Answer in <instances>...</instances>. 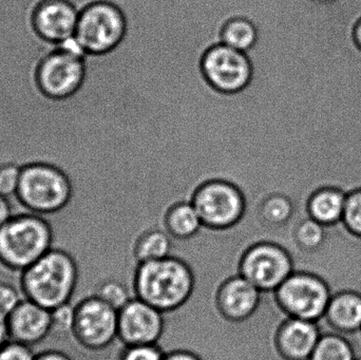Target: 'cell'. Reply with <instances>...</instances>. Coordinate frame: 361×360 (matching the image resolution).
<instances>
[{
	"mask_svg": "<svg viewBox=\"0 0 361 360\" xmlns=\"http://www.w3.org/2000/svg\"><path fill=\"white\" fill-rule=\"evenodd\" d=\"M195 285V274L190 266L171 255L137 264L133 277L135 297L147 302L163 314L184 306L192 296Z\"/></svg>",
	"mask_w": 361,
	"mask_h": 360,
	"instance_id": "cell-1",
	"label": "cell"
},
{
	"mask_svg": "<svg viewBox=\"0 0 361 360\" xmlns=\"http://www.w3.org/2000/svg\"><path fill=\"white\" fill-rule=\"evenodd\" d=\"M78 283V266L71 254L51 249L21 272L20 287L25 299L52 311L70 304Z\"/></svg>",
	"mask_w": 361,
	"mask_h": 360,
	"instance_id": "cell-2",
	"label": "cell"
},
{
	"mask_svg": "<svg viewBox=\"0 0 361 360\" xmlns=\"http://www.w3.org/2000/svg\"><path fill=\"white\" fill-rule=\"evenodd\" d=\"M54 228L44 216L15 213L0 228V264L23 272L52 249Z\"/></svg>",
	"mask_w": 361,
	"mask_h": 360,
	"instance_id": "cell-3",
	"label": "cell"
},
{
	"mask_svg": "<svg viewBox=\"0 0 361 360\" xmlns=\"http://www.w3.org/2000/svg\"><path fill=\"white\" fill-rule=\"evenodd\" d=\"M71 197V183L57 167L35 163L21 168L16 194L21 211L51 217L66 209Z\"/></svg>",
	"mask_w": 361,
	"mask_h": 360,
	"instance_id": "cell-4",
	"label": "cell"
},
{
	"mask_svg": "<svg viewBox=\"0 0 361 360\" xmlns=\"http://www.w3.org/2000/svg\"><path fill=\"white\" fill-rule=\"evenodd\" d=\"M273 294L286 317L314 323L324 318L333 295L324 279L305 270L295 271Z\"/></svg>",
	"mask_w": 361,
	"mask_h": 360,
	"instance_id": "cell-5",
	"label": "cell"
},
{
	"mask_svg": "<svg viewBox=\"0 0 361 360\" xmlns=\"http://www.w3.org/2000/svg\"><path fill=\"white\" fill-rule=\"evenodd\" d=\"M203 228L212 232L233 230L245 220L247 201L242 190L224 180H212L197 188L191 200Z\"/></svg>",
	"mask_w": 361,
	"mask_h": 360,
	"instance_id": "cell-6",
	"label": "cell"
},
{
	"mask_svg": "<svg viewBox=\"0 0 361 360\" xmlns=\"http://www.w3.org/2000/svg\"><path fill=\"white\" fill-rule=\"evenodd\" d=\"M126 29V18L118 6L99 1L80 11L74 37L86 54L101 55L122 42Z\"/></svg>",
	"mask_w": 361,
	"mask_h": 360,
	"instance_id": "cell-7",
	"label": "cell"
},
{
	"mask_svg": "<svg viewBox=\"0 0 361 360\" xmlns=\"http://www.w3.org/2000/svg\"><path fill=\"white\" fill-rule=\"evenodd\" d=\"M238 271L262 293H274L295 272L290 251L279 243L259 241L240 257Z\"/></svg>",
	"mask_w": 361,
	"mask_h": 360,
	"instance_id": "cell-8",
	"label": "cell"
},
{
	"mask_svg": "<svg viewBox=\"0 0 361 360\" xmlns=\"http://www.w3.org/2000/svg\"><path fill=\"white\" fill-rule=\"evenodd\" d=\"M118 311L92 295L76 304L71 335L82 348L99 352L118 340Z\"/></svg>",
	"mask_w": 361,
	"mask_h": 360,
	"instance_id": "cell-9",
	"label": "cell"
},
{
	"mask_svg": "<svg viewBox=\"0 0 361 360\" xmlns=\"http://www.w3.org/2000/svg\"><path fill=\"white\" fill-rule=\"evenodd\" d=\"M202 71L208 84L219 92H241L250 86L254 68L247 53L223 44L206 51L202 59Z\"/></svg>",
	"mask_w": 361,
	"mask_h": 360,
	"instance_id": "cell-10",
	"label": "cell"
},
{
	"mask_svg": "<svg viewBox=\"0 0 361 360\" xmlns=\"http://www.w3.org/2000/svg\"><path fill=\"white\" fill-rule=\"evenodd\" d=\"M85 56L59 48L47 55L37 70V84L46 97L66 99L73 97L84 84Z\"/></svg>",
	"mask_w": 361,
	"mask_h": 360,
	"instance_id": "cell-11",
	"label": "cell"
},
{
	"mask_svg": "<svg viewBox=\"0 0 361 360\" xmlns=\"http://www.w3.org/2000/svg\"><path fill=\"white\" fill-rule=\"evenodd\" d=\"M163 313L133 297L118 311V340L125 347L158 345L164 332Z\"/></svg>",
	"mask_w": 361,
	"mask_h": 360,
	"instance_id": "cell-12",
	"label": "cell"
},
{
	"mask_svg": "<svg viewBox=\"0 0 361 360\" xmlns=\"http://www.w3.org/2000/svg\"><path fill=\"white\" fill-rule=\"evenodd\" d=\"M262 292L241 275L228 277L214 294L216 312L224 321L241 323L254 316L260 306Z\"/></svg>",
	"mask_w": 361,
	"mask_h": 360,
	"instance_id": "cell-13",
	"label": "cell"
},
{
	"mask_svg": "<svg viewBox=\"0 0 361 360\" xmlns=\"http://www.w3.org/2000/svg\"><path fill=\"white\" fill-rule=\"evenodd\" d=\"M322 336L319 323L286 317L276 330L274 346L283 360H309Z\"/></svg>",
	"mask_w": 361,
	"mask_h": 360,
	"instance_id": "cell-14",
	"label": "cell"
},
{
	"mask_svg": "<svg viewBox=\"0 0 361 360\" xmlns=\"http://www.w3.org/2000/svg\"><path fill=\"white\" fill-rule=\"evenodd\" d=\"M80 11L68 0H44L33 15V27L44 40L61 44L75 35Z\"/></svg>",
	"mask_w": 361,
	"mask_h": 360,
	"instance_id": "cell-15",
	"label": "cell"
},
{
	"mask_svg": "<svg viewBox=\"0 0 361 360\" xmlns=\"http://www.w3.org/2000/svg\"><path fill=\"white\" fill-rule=\"evenodd\" d=\"M10 340L33 347L51 333V311L29 299L20 304L8 317Z\"/></svg>",
	"mask_w": 361,
	"mask_h": 360,
	"instance_id": "cell-16",
	"label": "cell"
},
{
	"mask_svg": "<svg viewBox=\"0 0 361 360\" xmlns=\"http://www.w3.org/2000/svg\"><path fill=\"white\" fill-rule=\"evenodd\" d=\"M324 319L336 333L361 331V294L350 290L333 294Z\"/></svg>",
	"mask_w": 361,
	"mask_h": 360,
	"instance_id": "cell-17",
	"label": "cell"
},
{
	"mask_svg": "<svg viewBox=\"0 0 361 360\" xmlns=\"http://www.w3.org/2000/svg\"><path fill=\"white\" fill-rule=\"evenodd\" d=\"M347 197L334 188L316 190L307 201V213L322 225L330 228L343 222Z\"/></svg>",
	"mask_w": 361,
	"mask_h": 360,
	"instance_id": "cell-18",
	"label": "cell"
},
{
	"mask_svg": "<svg viewBox=\"0 0 361 360\" xmlns=\"http://www.w3.org/2000/svg\"><path fill=\"white\" fill-rule=\"evenodd\" d=\"M162 226L171 238L180 241L190 240L204 228L199 213L191 202L173 205L165 213Z\"/></svg>",
	"mask_w": 361,
	"mask_h": 360,
	"instance_id": "cell-19",
	"label": "cell"
},
{
	"mask_svg": "<svg viewBox=\"0 0 361 360\" xmlns=\"http://www.w3.org/2000/svg\"><path fill=\"white\" fill-rule=\"evenodd\" d=\"M133 255L139 263L163 259L171 255L173 238L160 226H149L135 238Z\"/></svg>",
	"mask_w": 361,
	"mask_h": 360,
	"instance_id": "cell-20",
	"label": "cell"
},
{
	"mask_svg": "<svg viewBox=\"0 0 361 360\" xmlns=\"http://www.w3.org/2000/svg\"><path fill=\"white\" fill-rule=\"evenodd\" d=\"M296 213L294 201L284 194H271L261 202L257 213L258 222L269 228L288 225Z\"/></svg>",
	"mask_w": 361,
	"mask_h": 360,
	"instance_id": "cell-21",
	"label": "cell"
},
{
	"mask_svg": "<svg viewBox=\"0 0 361 360\" xmlns=\"http://www.w3.org/2000/svg\"><path fill=\"white\" fill-rule=\"evenodd\" d=\"M256 23L245 17H235L227 21L221 33V42L241 52L247 53L258 42Z\"/></svg>",
	"mask_w": 361,
	"mask_h": 360,
	"instance_id": "cell-22",
	"label": "cell"
},
{
	"mask_svg": "<svg viewBox=\"0 0 361 360\" xmlns=\"http://www.w3.org/2000/svg\"><path fill=\"white\" fill-rule=\"evenodd\" d=\"M309 360H356L349 338L336 332H322V338Z\"/></svg>",
	"mask_w": 361,
	"mask_h": 360,
	"instance_id": "cell-23",
	"label": "cell"
},
{
	"mask_svg": "<svg viewBox=\"0 0 361 360\" xmlns=\"http://www.w3.org/2000/svg\"><path fill=\"white\" fill-rule=\"evenodd\" d=\"M328 238V228L313 218H305L298 222L293 232L295 244L305 254L318 251Z\"/></svg>",
	"mask_w": 361,
	"mask_h": 360,
	"instance_id": "cell-24",
	"label": "cell"
},
{
	"mask_svg": "<svg viewBox=\"0 0 361 360\" xmlns=\"http://www.w3.org/2000/svg\"><path fill=\"white\" fill-rule=\"evenodd\" d=\"M94 295L101 298L103 302L116 309V311H120L133 298L126 285L114 279L101 283Z\"/></svg>",
	"mask_w": 361,
	"mask_h": 360,
	"instance_id": "cell-25",
	"label": "cell"
},
{
	"mask_svg": "<svg viewBox=\"0 0 361 360\" xmlns=\"http://www.w3.org/2000/svg\"><path fill=\"white\" fill-rule=\"evenodd\" d=\"M341 223L351 234L361 238V190L347 197Z\"/></svg>",
	"mask_w": 361,
	"mask_h": 360,
	"instance_id": "cell-26",
	"label": "cell"
},
{
	"mask_svg": "<svg viewBox=\"0 0 361 360\" xmlns=\"http://www.w3.org/2000/svg\"><path fill=\"white\" fill-rule=\"evenodd\" d=\"M21 167L16 164H4L0 166V194L16 200L17 190L20 181Z\"/></svg>",
	"mask_w": 361,
	"mask_h": 360,
	"instance_id": "cell-27",
	"label": "cell"
},
{
	"mask_svg": "<svg viewBox=\"0 0 361 360\" xmlns=\"http://www.w3.org/2000/svg\"><path fill=\"white\" fill-rule=\"evenodd\" d=\"M75 306L70 304H63L51 311V329L56 335L72 334Z\"/></svg>",
	"mask_w": 361,
	"mask_h": 360,
	"instance_id": "cell-28",
	"label": "cell"
},
{
	"mask_svg": "<svg viewBox=\"0 0 361 360\" xmlns=\"http://www.w3.org/2000/svg\"><path fill=\"white\" fill-rule=\"evenodd\" d=\"M166 353L158 345L125 347L118 360H164Z\"/></svg>",
	"mask_w": 361,
	"mask_h": 360,
	"instance_id": "cell-29",
	"label": "cell"
},
{
	"mask_svg": "<svg viewBox=\"0 0 361 360\" xmlns=\"http://www.w3.org/2000/svg\"><path fill=\"white\" fill-rule=\"evenodd\" d=\"M20 302V295L16 287L0 281V315L8 317Z\"/></svg>",
	"mask_w": 361,
	"mask_h": 360,
	"instance_id": "cell-30",
	"label": "cell"
},
{
	"mask_svg": "<svg viewBox=\"0 0 361 360\" xmlns=\"http://www.w3.org/2000/svg\"><path fill=\"white\" fill-rule=\"evenodd\" d=\"M35 354L31 347L8 340L0 349V360H34Z\"/></svg>",
	"mask_w": 361,
	"mask_h": 360,
	"instance_id": "cell-31",
	"label": "cell"
},
{
	"mask_svg": "<svg viewBox=\"0 0 361 360\" xmlns=\"http://www.w3.org/2000/svg\"><path fill=\"white\" fill-rule=\"evenodd\" d=\"M14 205L11 199L0 194V228L14 215Z\"/></svg>",
	"mask_w": 361,
	"mask_h": 360,
	"instance_id": "cell-32",
	"label": "cell"
},
{
	"mask_svg": "<svg viewBox=\"0 0 361 360\" xmlns=\"http://www.w3.org/2000/svg\"><path fill=\"white\" fill-rule=\"evenodd\" d=\"M164 360H203L199 355L191 351L187 350H175L171 352L166 353Z\"/></svg>",
	"mask_w": 361,
	"mask_h": 360,
	"instance_id": "cell-33",
	"label": "cell"
},
{
	"mask_svg": "<svg viewBox=\"0 0 361 360\" xmlns=\"http://www.w3.org/2000/svg\"><path fill=\"white\" fill-rule=\"evenodd\" d=\"M34 360H73L67 353L59 350L42 351L39 354L35 355Z\"/></svg>",
	"mask_w": 361,
	"mask_h": 360,
	"instance_id": "cell-34",
	"label": "cell"
},
{
	"mask_svg": "<svg viewBox=\"0 0 361 360\" xmlns=\"http://www.w3.org/2000/svg\"><path fill=\"white\" fill-rule=\"evenodd\" d=\"M10 340L8 334V317L0 315V349Z\"/></svg>",
	"mask_w": 361,
	"mask_h": 360,
	"instance_id": "cell-35",
	"label": "cell"
},
{
	"mask_svg": "<svg viewBox=\"0 0 361 360\" xmlns=\"http://www.w3.org/2000/svg\"><path fill=\"white\" fill-rule=\"evenodd\" d=\"M355 40L361 49V20L357 23L355 27Z\"/></svg>",
	"mask_w": 361,
	"mask_h": 360,
	"instance_id": "cell-36",
	"label": "cell"
},
{
	"mask_svg": "<svg viewBox=\"0 0 361 360\" xmlns=\"http://www.w3.org/2000/svg\"><path fill=\"white\" fill-rule=\"evenodd\" d=\"M313 1H318V2H330V1H334V0H313Z\"/></svg>",
	"mask_w": 361,
	"mask_h": 360,
	"instance_id": "cell-37",
	"label": "cell"
},
{
	"mask_svg": "<svg viewBox=\"0 0 361 360\" xmlns=\"http://www.w3.org/2000/svg\"><path fill=\"white\" fill-rule=\"evenodd\" d=\"M356 360H361V355L360 356H356Z\"/></svg>",
	"mask_w": 361,
	"mask_h": 360,
	"instance_id": "cell-38",
	"label": "cell"
},
{
	"mask_svg": "<svg viewBox=\"0 0 361 360\" xmlns=\"http://www.w3.org/2000/svg\"><path fill=\"white\" fill-rule=\"evenodd\" d=\"M361 332V331H360Z\"/></svg>",
	"mask_w": 361,
	"mask_h": 360,
	"instance_id": "cell-39",
	"label": "cell"
}]
</instances>
